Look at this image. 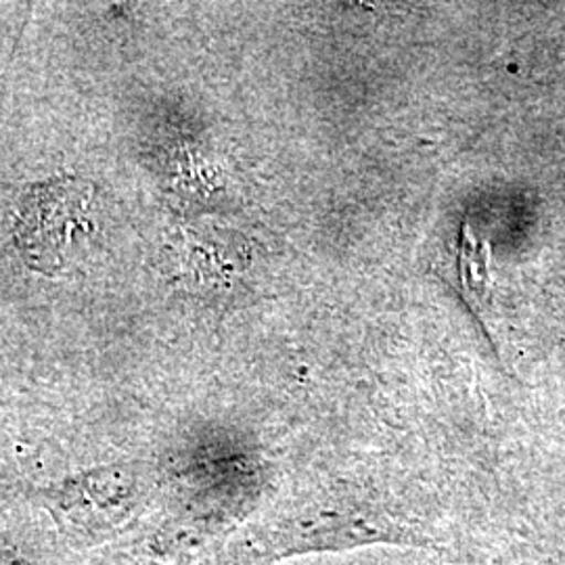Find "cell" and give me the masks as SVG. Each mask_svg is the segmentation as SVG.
<instances>
[{
  "label": "cell",
  "instance_id": "2",
  "mask_svg": "<svg viewBox=\"0 0 565 565\" xmlns=\"http://www.w3.org/2000/svg\"><path fill=\"white\" fill-rule=\"evenodd\" d=\"M126 499V492L120 488V478H97L82 484L67 503V513L88 524H116L120 522L121 503Z\"/></svg>",
  "mask_w": 565,
  "mask_h": 565
},
{
  "label": "cell",
  "instance_id": "1",
  "mask_svg": "<svg viewBox=\"0 0 565 565\" xmlns=\"http://www.w3.org/2000/svg\"><path fill=\"white\" fill-rule=\"evenodd\" d=\"M459 287L467 302L476 312H486L492 302V275H490V243L478 239L469 223L461 228V242L457 249Z\"/></svg>",
  "mask_w": 565,
  "mask_h": 565
},
{
  "label": "cell",
  "instance_id": "3",
  "mask_svg": "<svg viewBox=\"0 0 565 565\" xmlns=\"http://www.w3.org/2000/svg\"><path fill=\"white\" fill-rule=\"evenodd\" d=\"M0 565H32L28 559H23L15 553H9V551H0Z\"/></svg>",
  "mask_w": 565,
  "mask_h": 565
}]
</instances>
